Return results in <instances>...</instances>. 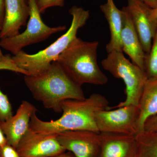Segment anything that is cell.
<instances>
[{
    "label": "cell",
    "mask_w": 157,
    "mask_h": 157,
    "mask_svg": "<svg viewBox=\"0 0 157 157\" xmlns=\"http://www.w3.org/2000/svg\"><path fill=\"white\" fill-rule=\"evenodd\" d=\"M109 107L104 96L94 93L83 100H68L62 104L61 116L56 120L44 121L34 112L31 117L30 128L43 134H58L69 131L86 130L98 132L96 115Z\"/></svg>",
    "instance_id": "1"
},
{
    "label": "cell",
    "mask_w": 157,
    "mask_h": 157,
    "mask_svg": "<svg viewBox=\"0 0 157 157\" xmlns=\"http://www.w3.org/2000/svg\"><path fill=\"white\" fill-rule=\"evenodd\" d=\"M24 82L35 100L56 113L62 112L64 101L86 98L82 86L73 81L56 61L39 74L25 75Z\"/></svg>",
    "instance_id": "2"
},
{
    "label": "cell",
    "mask_w": 157,
    "mask_h": 157,
    "mask_svg": "<svg viewBox=\"0 0 157 157\" xmlns=\"http://www.w3.org/2000/svg\"><path fill=\"white\" fill-rule=\"evenodd\" d=\"M98 41L86 42L77 37L56 61L81 86L84 84L104 85L108 78L98 64Z\"/></svg>",
    "instance_id": "3"
},
{
    "label": "cell",
    "mask_w": 157,
    "mask_h": 157,
    "mask_svg": "<svg viewBox=\"0 0 157 157\" xmlns=\"http://www.w3.org/2000/svg\"><path fill=\"white\" fill-rule=\"evenodd\" d=\"M72 16L71 26L65 33L48 47L34 54L21 51L12 58L17 67L29 75H36L48 68L77 38L78 30L87 22L89 11L74 6L70 10Z\"/></svg>",
    "instance_id": "4"
},
{
    "label": "cell",
    "mask_w": 157,
    "mask_h": 157,
    "mask_svg": "<svg viewBox=\"0 0 157 157\" xmlns=\"http://www.w3.org/2000/svg\"><path fill=\"white\" fill-rule=\"evenodd\" d=\"M122 52L113 51L108 53L101 62L102 67L115 78H121L125 85L124 101L112 107L127 105L138 106L144 85L147 80L145 71L129 61Z\"/></svg>",
    "instance_id": "5"
},
{
    "label": "cell",
    "mask_w": 157,
    "mask_h": 157,
    "mask_svg": "<svg viewBox=\"0 0 157 157\" xmlns=\"http://www.w3.org/2000/svg\"><path fill=\"white\" fill-rule=\"evenodd\" d=\"M28 3L29 8V19L25 30L16 36L0 40V47L10 52L13 55L26 46L42 42L53 34L66 29L65 26H48L41 18L36 0H28Z\"/></svg>",
    "instance_id": "6"
},
{
    "label": "cell",
    "mask_w": 157,
    "mask_h": 157,
    "mask_svg": "<svg viewBox=\"0 0 157 157\" xmlns=\"http://www.w3.org/2000/svg\"><path fill=\"white\" fill-rule=\"evenodd\" d=\"M105 109L97 113L96 124L99 133L135 135L139 116L138 106L127 105Z\"/></svg>",
    "instance_id": "7"
},
{
    "label": "cell",
    "mask_w": 157,
    "mask_h": 157,
    "mask_svg": "<svg viewBox=\"0 0 157 157\" xmlns=\"http://www.w3.org/2000/svg\"><path fill=\"white\" fill-rule=\"evenodd\" d=\"M21 157H52L66 151L57 134H43L29 129L16 148Z\"/></svg>",
    "instance_id": "8"
},
{
    "label": "cell",
    "mask_w": 157,
    "mask_h": 157,
    "mask_svg": "<svg viewBox=\"0 0 157 157\" xmlns=\"http://www.w3.org/2000/svg\"><path fill=\"white\" fill-rule=\"evenodd\" d=\"M128 11L145 53L149 52L157 29V20L153 9L142 0H128Z\"/></svg>",
    "instance_id": "9"
},
{
    "label": "cell",
    "mask_w": 157,
    "mask_h": 157,
    "mask_svg": "<svg viewBox=\"0 0 157 157\" xmlns=\"http://www.w3.org/2000/svg\"><path fill=\"white\" fill-rule=\"evenodd\" d=\"M57 138L65 150L75 157H98L101 133L86 131H69L57 134Z\"/></svg>",
    "instance_id": "10"
},
{
    "label": "cell",
    "mask_w": 157,
    "mask_h": 157,
    "mask_svg": "<svg viewBox=\"0 0 157 157\" xmlns=\"http://www.w3.org/2000/svg\"><path fill=\"white\" fill-rule=\"evenodd\" d=\"M37 109L33 104L23 101L15 115L0 123L8 144L16 149L19 141L29 131L31 117Z\"/></svg>",
    "instance_id": "11"
},
{
    "label": "cell",
    "mask_w": 157,
    "mask_h": 157,
    "mask_svg": "<svg viewBox=\"0 0 157 157\" xmlns=\"http://www.w3.org/2000/svg\"><path fill=\"white\" fill-rule=\"evenodd\" d=\"M122 26L121 39L122 50L132 60V63L144 71L146 54L132 19L125 7L122 9Z\"/></svg>",
    "instance_id": "12"
},
{
    "label": "cell",
    "mask_w": 157,
    "mask_h": 157,
    "mask_svg": "<svg viewBox=\"0 0 157 157\" xmlns=\"http://www.w3.org/2000/svg\"><path fill=\"white\" fill-rule=\"evenodd\" d=\"M98 157H136L135 135L102 133Z\"/></svg>",
    "instance_id": "13"
},
{
    "label": "cell",
    "mask_w": 157,
    "mask_h": 157,
    "mask_svg": "<svg viewBox=\"0 0 157 157\" xmlns=\"http://www.w3.org/2000/svg\"><path fill=\"white\" fill-rule=\"evenodd\" d=\"M26 0H4L5 17L0 31V39L20 33L21 28L25 26L29 17V8Z\"/></svg>",
    "instance_id": "14"
},
{
    "label": "cell",
    "mask_w": 157,
    "mask_h": 157,
    "mask_svg": "<svg viewBox=\"0 0 157 157\" xmlns=\"http://www.w3.org/2000/svg\"><path fill=\"white\" fill-rule=\"evenodd\" d=\"M100 8L107 19L110 30V41L106 46L107 53L122 52L121 39L122 26V10L118 9L113 0H107V2L101 5Z\"/></svg>",
    "instance_id": "15"
},
{
    "label": "cell",
    "mask_w": 157,
    "mask_h": 157,
    "mask_svg": "<svg viewBox=\"0 0 157 157\" xmlns=\"http://www.w3.org/2000/svg\"><path fill=\"white\" fill-rule=\"evenodd\" d=\"M138 107L139 116L137 122V133L144 131L146 121L157 114V78H147L140 97Z\"/></svg>",
    "instance_id": "16"
},
{
    "label": "cell",
    "mask_w": 157,
    "mask_h": 157,
    "mask_svg": "<svg viewBox=\"0 0 157 157\" xmlns=\"http://www.w3.org/2000/svg\"><path fill=\"white\" fill-rule=\"evenodd\" d=\"M136 157H157V132H139L135 135Z\"/></svg>",
    "instance_id": "17"
},
{
    "label": "cell",
    "mask_w": 157,
    "mask_h": 157,
    "mask_svg": "<svg viewBox=\"0 0 157 157\" xmlns=\"http://www.w3.org/2000/svg\"><path fill=\"white\" fill-rule=\"evenodd\" d=\"M144 71L147 78H157V29L150 50L146 54Z\"/></svg>",
    "instance_id": "18"
},
{
    "label": "cell",
    "mask_w": 157,
    "mask_h": 157,
    "mask_svg": "<svg viewBox=\"0 0 157 157\" xmlns=\"http://www.w3.org/2000/svg\"><path fill=\"white\" fill-rule=\"evenodd\" d=\"M13 115L12 106L8 96L0 89V123L8 120Z\"/></svg>",
    "instance_id": "19"
},
{
    "label": "cell",
    "mask_w": 157,
    "mask_h": 157,
    "mask_svg": "<svg viewBox=\"0 0 157 157\" xmlns=\"http://www.w3.org/2000/svg\"><path fill=\"white\" fill-rule=\"evenodd\" d=\"M0 70H7L15 73H21L24 75H28L27 72L17 67L14 63L12 57L9 55H4L0 58Z\"/></svg>",
    "instance_id": "20"
},
{
    "label": "cell",
    "mask_w": 157,
    "mask_h": 157,
    "mask_svg": "<svg viewBox=\"0 0 157 157\" xmlns=\"http://www.w3.org/2000/svg\"><path fill=\"white\" fill-rule=\"evenodd\" d=\"M37 6L41 14L46 9L53 7H63L64 0H36Z\"/></svg>",
    "instance_id": "21"
},
{
    "label": "cell",
    "mask_w": 157,
    "mask_h": 157,
    "mask_svg": "<svg viewBox=\"0 0 157 157\" xmlns=\"http://www.w3.org/2000/svg\"><path fill=\"white\" fill-rule=\"evenodd\" d=\"M0 157H21L17 150L7 143L0 149Z\"/></svg>",
    "instance_id": "22"
},
{
    "label": "cell",
    "mask_w": 157,
    "mask_h": 157,
    "mask_svg": "<svg viewBox=\"0 0 157 157\" xmlns=\"http://www.w3.org/2000/svg\"><path fill=\"white\" fill-rule=\"evenodd\" d=\"M144 131L146 132H157V114L149 118L145 122Z\"/></svg>",
    "instance_id": "23"
},
{
    "label": "cell",
    "mask_w": 157,
    "mask_h": 157,
    "mask_svg": "<svg viewBox=\"0 0 157 157\" xmlns=\"http://www.w3.org/2000/svg\"><path fill=\"white\" fill-rule=\"evenodd\" d=\"M5 17L4 0H0V26L2 27Z\"/></svg>",
    "instance_id": "24"
},
{
    "label": "cell",
    "mask_w": 157,
    "mask_h": 157,
    "mask_svg": "<svg viewBox=\"0 0 157 157\" xmlns=\"http://www.w3.org/2000/svg\"><path fill=\"white\" fill-rule=\"evenodd\" d=\"M8 143L6 135L3 132L0 123V149Z\"/></svg>",
    "instance_id": "25"
},
{
    "label": "cell",
    "mask_w": 157,
    "mask_h": 157,
    "mask_svg": "<svg viewBox=\"0 0 157 157\" xmlns=\"http://www.w3.org/2000/svg\"><path fill=\"white\" fill-rule=\"evenodd\" d=\"M142 1L151 9H154L157 7V0H142Z\"/></svg>",
    "instance_id": "26"
},
{
    "label": "cell",
    "mask_w": 157,
    "mask_h": 157,
    "mask_svg": "<svg viewBox=\"0 0 157 157\" xmlns=\"http://www.w3.org/2000/svg\"><path fill=\"white\" fill-rule=\"evenodd\" d=\"M52 157H75L73 155V154L71 153L70 152H66L62 153L60 154L57 155L55 156Z\"/></svg>",
    "instance_id": "27"
},
{
    "label": "cell",
    "mask_w": 157,
    "mask_h": 157,
    "mask_svg": "<svg viewBox=\"0 0 157 157\" xmlns=\"http://www.w3.org/2000/svg\"><path fill=\"white\" fill-rule=\"evenodd\" d=\"M153 15L157 20V7L155 9H153Z\"/></svg>",
    "instance_id": "28"
},
{
    "label": "cell",
    "mask_w": 157,
    "mask_h": 157,
    "mask_svg": "<svg viewBox=\"0 0 157 157\" xmlns=\"http://www.w3.org/2000/svg\"><path fill=\"white\" fill-rule=\"evenodd\" d=\"M2 27L0 26V31L2 30ZM4 56V55L3 54L2 52V50L0 49V58H2V57Z\"/></svg>",
    "instance_id": "29"
}]
</instances>
